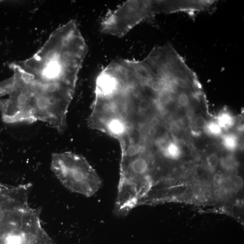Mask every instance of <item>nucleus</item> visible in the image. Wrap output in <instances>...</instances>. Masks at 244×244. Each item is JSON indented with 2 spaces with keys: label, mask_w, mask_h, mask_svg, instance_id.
I'll use <instances>...</instances> for the list:
<instances>
[{
  "label": "nucleus",
  "mask_w": 244,
  "mask_h": 244,
  "mask_svg": "<svg viewBox=\"0 0 244 244\" xmlns=\"http://www.w3.org/2000/svg\"><path fill=\"white\" fill-rule=\"evenodd\" d=\"M10 67L14 74L8 103L16 122L42 121L63 132L74 93L61 86H48L35 81L16 63Z\"/></svg>",
  "instance_id": "obj_1"
},
{
  "label": "nucleus",
  "mask_w": 244,
  "mask_h": 244,
  "mask_svg": "<svg viewBox=\"0 0 244 244\" xmlns=\"http://www.w3.org/2000/svg\"><path fill=\"white\" fill-rule=\"evenodd\" d=\"M51 169L67 189L85 197L94 195L102 185L95 169L78 154L70 152L53 154Z\"/></svg>",
  "instance_id": "obj_2"
},
{
  "label": "nucleus",
  "mask_w": 244,
  "mask_h": 244,
  "mask_svg": "<svg viewBox=\"0 0 244 244\" xmlns=\"http://www.w3.org/2000/svg\"><path fill=\"white\" fill-rule=\"evenodd\" d=\"M168 7V1H126L102 19L100 32L122 38L139 24L151 21L160 14H169Z\"/></svg>",
  "instance_id": "obj_3"
},
{
  "label": "nucleus",
  "mask_w": 244,
  "mask_h": 244,
  "mask_svg": "<svg viewBox=\"0 0 244 244\" xmlns=\"http://www.w3.org/2000/svg\"><path fill=\"white\" fill-rule=\"evenodd\" d=\"M181 148L174 142L171 141L163 151V158L171 160H177L181 157Z\"/></svg>",
  "instance_id": "obj_4"
},
{
  "label": "nucleus",
  "mask_w": 244,
  "mask_h": 244,
  "mask_svg": "<svg viewBox=\"0 0 244 244\" xmlns=\"http://www.w3.org/2000/svg\"><path fill=\"white\" fill-rule=\"evenodd\" d=\"M235 118L228 112H224L218 115L216 122L222 129H229L234 124Z\"/></svg>",
  "instance_id": "obj_5"
},
{
  "label": "nucleus",
  "mask_w": 244,
  "mask_h": 244,
  "mask_svg": "<svg viewBox=\"0 0 244 244\" xmlns=\"http://www.w3.org/2000/svg\"><path fill=\"white\" fill-rule=\"evenodd\" d=\"M238 138L233 133L226 134L223 137V144L227 150L234 151L238 146Z\"/></svg>",
  "instance_id": "obj_6"
},
{
  "label": "nucleus",
  "mask_w": 244,
  "mask_h": 244,
  "mask_svg": "<svg viewBox=\"0 0 244 244\" xmlns=\"http://www.w3.org/2000/svg\"><path fill=\"white\" fill-rule=\"evenodd\" d=\"M204 130L209 135L213 136H218L222 133V129L215 121L207 122Z\"/></svg>",
  "instance_id": "obj_7"
},
{
  "label": "nucleus",
  "mask_w": 244,
  "mask_h": 244,
  "mask_svg": "<svg viewBox=\"0 0 244 244\" xmlns=\"http://www.w3.org/2000/svg\"><path fill=\"white\" fill-rule=\"evenodd\" d=\"M12 77L0 82V97L9 95L12 86Z\"/></svg>",
  "instance_id": "obj_8"
},
{
  "label": "nucleus",
  "mask_w": 244,
  "mask_h": 244,
  "mask_svg": "<svg viewBox=\"0 0 244 244\" xmlns=\"http://www.w3.org/2000/svg\"><path fill=\"white\" fill-rule=\"evenodd\" d=\"M221 166L225 170L231 167H237V162L235 158L233 155H229L221 159L220 161Z\"/></svg>",
  "instance_id": "obj_9"
},
{
  "label": "nucleus",
  "mask_w": 244,
  "mask_h": 244,
  "mask_svg": "<svg viewBox=\"0 0 244 244\" xmlns=\"http://www.w3.org/2000/svg\"><path fill=\"white\" fill-rule=\"evenodd\" d=\"M207 164L209 169L214 170L216 169L219 161L218 156L216 153H212L207 158Z\"/></svg>",
  "instance_id": "obj_10"
},
{
  "label": "nucleus",
  "mask_w": 244,
  "mask_h": 244,
  "mask_svg": "<svg viewBox=\"0 0 244 244\" xmlns=\"http://www.w3.org/2000/svg\"><path fill=\"white\" fill-rule=\"evenodd\" d=\"M207 122L203 116L197 117L194 120V125L198 129L204 130Z\"/></svg>",
  "instance_id": "obj_11"
},
{
  "label": "nucleus",
  "mask_w": 244,
  "mask_h": 244,
  "mask_svg": "<svg viewBox=\"0 0 244 244\" xmlns=\"http://www.w3.org/2000/svg\"><path fill=\"white\" fill-rule=\"evenodd\" d=\"M233 179V184L236 188H242L244 184L243 180L241 176L237 175Z\"/></svg>",
  "instance_id": "obj_12"
},
{
  "label": "nucleus",
  "mask_w": 244,
  "mask_h": 244,
  "mask_svg": "<svg viewBox=\"0 0 244 244\" xmlns=\"http://www.w3.org/2000/svg\"><path fill=\"white\" fill-rule=\"evenodd\" d=\"M226 172L228 177L233 178L237 175V167H231L226 169Z\"/></svg>",
  "instance_id": "obj_13"
},
{
  "label": "nucleus",
  "mask_w": 244,
  "mask_h": 244,
  "mask_svg": "<svg viewBox=\"0 0 244 244\" xmlns=\"http://www.w3.org/2000/svg\"><path fill=\"white\" fill-rule=\"evenodd\" d=\"M193 191L194 195L197 196H201L203 195L205 191L204 187L203 185L198 184L194 187Z\"/></svg>",
  "instance_id": "obj_14"
},
{
  "label": "nucleus",
  "mask_w": 244,
  "mask_h": 244,
  "mask_svg": "<svg viewBox=\"0 0 244 244\" xmlns=\"http://www.w3.org/2000/svg\"><path fill=\"white\" fill-rule=\"evenodd\" d=\"M214 182L216 185H220L223 181V176L219 174H216L213 178Z\"/></svg>",
  "instance_id": "obj_15"
},
{
  "label": "nucleus",
  "mask_w": 244,
  "mask_h": 244,
  "mask_svg": "<svg viewBox=\"0 0 244 244\" xmlns=\"http://www.w3.org/2000/svg\"><path fill=\"white\" fill-rule=\"evenodd\" d=\"M5 216V213L2 207H0V223L4 220Z\"/></svg>",
  "instance_id": "obj_16"
}]
</instances>
